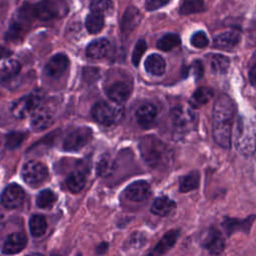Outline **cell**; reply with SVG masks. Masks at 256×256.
Returning a JSON list of instances; mask_svg holds the SVG:
<instances>
[{
	"label": "cell",
	"mask_w": 256,
	"mask_h": 256,
	"mask_svg": "<svg viewBox=\"0 0 256 256\" xmlns=\"http://www.w3.org/2000/svg\"><path fill=\"white\" fill-rule=\"evenodd\" d=\"M139 150L142 158L154 169L165 168L172 160V151L162 140L154 135H146L140 139Z\"/></svg>",
	"instance_id": "cell-1"
},
{
	"label": "cell",
	"mask_w": 256,
	"mask_h": 256,
	"mask_svg": "<svg viewBox=\"0 0 256 256\" xmlns=\"http://www.w3.org/2000/svg\"><path fill=\"white\" fill-rule=\"evenodd\" d=\"M234 145L237 151L250 156L256 150V123L246 116H239L234 133Z\"/></svg>",
	"instance_id": "cell-2"
},
{
	"label": "cell",
	"mask_w": 256,
	"mask_h": 256,
	"mask_svg": "<svg viewBox=\"0 0 256 256\" xmlns=\"http://www.w3.org/2000/svg\"><path fill=\"white\" fill-rule=\"evenodd\" d=\"M68 6L64 0H42L30 7V14L34 18L47 21L66 14Z\"/></svg>",
	"instance_id": "cell-3"
},
{
	"label": "cell",
	"mask_w": 256,
	"mask_h": 256,
	"mask_svg": "<svg viewBox=\"0 0 256 256\" xmlns=\"http://www.w3.org/2000/svg\"><path fill=\"white\" fill-rule=\"evenodd\" d=\"M124 115V109L119 104L113 105L107 102H99L92 108L93 118L105 126L114 125L121 121Z\"/></svg>",
	"instance_id": "cell-4"
},
{
	"label": "cell",
	"mask_w": 256,
	"mask_h": 256,
	"mask_svg": "<svg viewBox=\"0 0 256 256\" xmlns=\"http://www.w3.org/2000/svg\"><path fill=\"white\" fill-rule=\"evenodd\" d=\"M43 95L40 91H35L17 99L12 107L11 113L15 118L22 119L33 114L40 106Z\"/></svg>",
	"instance_id": "cell-5"
},
{
	"label": "cell",
	"mask_w": 256,
	"mask_h": 256,
	"mask_svg": "<svg viewBox=\"0 0 256 256\" xmlns=\"http://www.w3.org/2000/svg\"><path fill=\"white\" fill-rule=\"evenodd\" d=\"M235 114V104L228 95H220L214 102L212 109V123L232 124Z\"/></svg>",
	"instance_id": "cell-6"
},
{
	"label": "cell",
	"mask_w": 256,
	"mask_h": 256,
	"mask_svg": "<svg viewBox=\"0 0 256 256\" xmlns=\"http://www.w3.org/2000/svg\"><path fill=\"white\" fill-rule=\"evenodd\" d=\"M92 138V130L89 127H79L69 132L63 140V149L66 151H78L89 143Z\"/></svg>",
	"instance_id": "cell-7"
},
{
	"label": "cell",
	"mask_w": 256,
	"mask_h": 256,
	"mask_svg": "<svg viewBox=\"0 0 256 256\" xmlns=\"http://www.w3.org/2000/svg\"><path fill=\"white\" fill-rule=\"evenodd\" d=\"M48 170L47 167L37 160H30L23 165L22 177L24 181L29 184L36 186L47 179Z\"/></svg>",
	"instance_id": "cell-8"
},
{
	"label": "cell",
	"mask_w": 256,
	"mask_h": 256,
	"mask_svg": "<svg viewBox=\"0 0 256 256\" xmlns=\"http://www.w3.org/2000/svg\"><path fill=\"white\" fill-rule=\"evenodd\" d=\"M25 198V191L17 184L8 185L1 196L2 205L8 209H14L19 207Z\"/></svg>",
	"instance_id": "cell-9"
},
{
	"label": "cell",
	"mask_w": 256,
	"mask_h": 256,
	"mask_svg": "<svg viewBox=\"0 0 256 256\" xmlns=\"http://www.w3.org/2000/svg\"><path fill=\"white\" fill-rule=\"evenodd\" d=\"M142 19V13L135 6H129L126 8L121 20L120 31L122 36H128L140 23Z\"/></svg>",
	"instance_id": "cell-10"
},
{
	"label": "cell",
	"mask_w": 256,
	"mask_h": 256,
	"mask_svg": "<svg viewBox=\"0 0 256 256\" xmlns=\"http://www.w3.org/2000/svg\"><path fill=\"white\" fill-rule=\"evenodd\" d=\"M170 116L173 124L180 129H185L186 127L191 125L195 119L193 109L190 106L182 104L172 108Z\"/></svg>",
	"instance_id": "cell-11"
},
{
	"label": "cell",
	"mask_w": 256,
	"mask_h": 256,
	"mask_svg": "<svg viewBox=\"0 0 256 256\" xmlns=\"http://www.w3.org/2000/svg\"><path fill=\"white\" fill-rule=\"evenodd\" d=\"M69 67V59L64 53L53 55L45 65V73L51 78H58L64 74Z\"/></svg>",
	"instance_id": "cell-12"
},
{
	"label": "cell",
	"mask_w": 256,
	"mask_h": 256,
	"mask_svg": "<svg viewBox=\"0 0 256 256\" xmlns=\"http://www.w3.org/2000/svg\"><path fill=\"white\" fill-rule=\"evenodd\" d=\"M151 194V187L148 182L138 180L131 183L125 190V196L134 202H142Z\"/></svg>",
	"instance_id": "cell-13"
},
{
	"label": "cell",
	"mask_w": 256,
	"mask_h": 256,
	"mask_svg": "<svg viewBox=\"0 0 256 256\" xmlns=\"http://www.w3.org/2000/svg\"><path fill=\"white\" fill-rule=\"evenodd\" d=\"M255 219H256V215H249L245 219L226 218L223 221L222 226L225 229L228 236H230L231 234H233L237 231H242V232H245L248 234L250 232V229H251L252 224L255 221Z\"/></svg>",
	"instance_id": "cell-14"
},
{
	"label": "cell",
	"mask_w": 256,
	"mask_h": 256,
	"mask_svg": "<svg viewBox=\"0 0 256 256\" xmlns=\"http://www.w3.org/2000/svg\"><path fill=\"white\" fill-rule=\"evenodd\" d=\"M202 245L210 254H220L225 249L224 238L222 234L215 228L209 229Z\"/></svg>",
	"instance_id": "cell-15"
},
{
	"label": "cell",
	"mask_w": 256,
	"mask_h": 256,
	"mask_svg": "<svg viewBox=\"0 0 256 256\" xmlns=\"http://www.w3.org/2000/svg\"><path fill=\"white\" fill-rule=\"evenodd\" d=\"M232 124L212 123V136L217 145L222 148H229L231 145Z\"/></svg>",
	"instance_id": "cell-16"
},
{
	"label": "cell",
	"mask_w": 256,
	"mask_h": 256,
	"mask_svg": "<svg viewBox=\"0 0 256 256\" xmlns=\"http://www.w3.org/2000/svg\"><path fill=\"white\" fill-rule=\"evenodd\" d=\"M26 243L27 239L23 233H12L6 237L2 252L4 254H16L25 248Z\"/></svg>",
	"instance_id": "cell-17"
},
{
	"label": "cell",
	"mask_w": 256,
	"mask_h": 256,
	"mask_svg": "<svg viewBox=\"0 0 256 256\" xmlns=\"http://www.w3.org/2000/svg\"><path fill=\"white\" fill-rule=\"evenodd\" d=\"M130 92V87L122 81L114 82L112 85L109 86V88L106 91L109 99L117 104L125 102L129 98Z\"/></svg>",
	"instance_id": "cell-18"
},
{
	"label": "cell",
	"mask_w": 256,
	"mask_h": 256,
	"mask_svg": "<svg viewBox=\"0 0 256 256\" xmlns=\"http://www.w3.org/2000/svg\"><path fill=\"white\" fill-rule=\"evenodd\" d=\"M54 122V118L47 109L38 108L31 118V127L35 131H41L50 127Z\"/></svg>",
	"instance_id": "cell-19"
},
{
	"label": "cell",
	"mask_w": 256,
	"mask_h": 256,
	"mask_svg": "<svg viewBox=\"0 0 256 256\" xmlns=\"http://www.w3.org/2000/svg\"><path fill=\"white\" fill-rule=\"evenodd\" d=\"M157 116V108L153 104L141 105L135 113L138 124L142 127H149L153 124Z\"/></svg>",
	"instance_id": "cell-20"
},
{
	"label": "cell",
	"mask_w": 256,
	"mask_h": 256,
	"mask_svg": "<svg viewBox=\"0 0 256 256\" xmlns=\"http://www.w3.org/2000/svg\"><path fill=\"white\" fill-rule=\"evenodd\" d=\"M110 50V42L105 38H99L90 42L86 48V55L92 59L105 57Z\"/></svg>",
	"instance_id": "cell-21"
},
{
	"label": "cell",
	"mask_w": 256,
	"mask_h": 256,
	"mask_svg": "<svg viewBox=\"0 0 256 256\" xmlns=\"http://www.w3.org/2000/svg\"><path fill=\"white\" fill-rule=\"evenodd\" d=\"M241 36L237 31H226L218 34L214 40L213 44L215 47L220 49H230L235 47L240 42Z\"/></svg>",
	"instance_id": "cell-22"
},
{
	"label": "cell",
	"mask_w": 256,
	"mask_h": 256,
	"mask_svg": "<svg viewBox=\"0 0 256 256\" xmlns=\"http://www.w3.org/2000/svg\"><path fill=\"white\" fill-rule=\"evenodd\" d=\"M176 208L175 202L171 200L167 196H160L157 197L152 205H151V212L158 216H169Z\"/></svg>",
	"instance_id": "cell-23"
},
{
	"label": "cell",
	"mask_w": 256,
	"mask_h": 256,
	"mask_svg": "<svg viewBox=\"0 0 256 256\" xmlns=\"http://www.w3.org/2000/svg\"><path fill=\"white\" fill-rule=\"evenodd\" d=\"M144 66L148 73L155 76H161L165 72L166 62L159 54H151L146 58Z\"/></svg>",
	"instance_id": "cell-24"
},
{
	"label": "cell",
	"mask_w": 256,
	"mask_h": 256,
	"mask_svg": "<svg viewBox=\"0 0 256 256\" xmlns=\"http://www.w3.org/2000/svg\"><path fill=\"white\" fill-rule=\"evenodd\" d=\"M177 237H178V230H170L161 238V240L155 246V248L151 252V254H153V255L165 254L175 244Z\"/></svg>",
	"instance_id": "cell-25"
},
{
	"label": "cell",
	"mask_w": 256,
	"mask_h": 256,
	"mask_svg": "<svg viewBox=\"0 0 256 256\" xmlns=\"http://www.w3.org/2000/svg\"><path fill=\"white\" fill-rule=\"evenodd\" d=\"M86 184V176L82 170L73 171L66 180V186L72 193L80 192Z\"/></svg>",
	"instance_id": "cell-26"
},
{
	"label": "cell",
	"mask_w": 256,
	"mask_h": 256,
	"mask_svg": "<svg viewBox=\"0 0 256 256\" xmlns=\"http://www.w3.org/2000/svg\"><path fill=\"white\" fill-rule=\"evenodd\" d=\"M200 174L198 171H192L186 175H183L179 180V190L183 193H187L196 189L199 186Z\"/></svg>",
	"instance_id": "cell-27"
},
{
	"label": "cell",
	"mask_w": 256,
	"mask_h": 256,
	"mask_svg": "<svg viewBox=\"0 0 256 256\" xmlns=\"http://www.w3.org/2000/svg\"><path fill=\"white\" fill-rule=\"evenodd\" d=\"M210 69L215 74H225L230 66V60L228 57L221 54H213L209 59Z\"/></svg>",
	"instance_id": "cell-28"
},
{
	"label": "cell",
	"mask_w": 256,
	"mask_h": 256,
	"mask_svg": "<svg viewBox=\"0 0 256 256\" xmlns=\"http://www.w3.org/2000/svg\"><path fill=\"white\" fill-rule=\"evenodd\" d=\"M85 26L89 33L96 34L100 32L104 26V16L99 12H91L87 15Z\"/></svg>",
	"instance_id": "cell-29"
},
{
	"label": "cell",
	"mask_w": 256,
	"mask_h": 256,
	"mask_svg": "<svg viewBox=\"0 0 256 256\" xmlns=\"http://www.w3.org/2000/svg\"><path fill=\"white\" fill-rule=\"evenodd\" d=\"M213 95H214V92L211 88L199 87L193 93L191 100H190V105L192 107H199L201 105H204L210 101V99L213 97Z\"/></svg>",
	"instance_id": "cell-30"
},
{
	"label": "cell",
	"mask_w": 256,
	"mask_h": 256,
	"mask_svg": "<svg viewBox=\"0 0 256 256\" xmlns=\"http://www.w3.org/2000/svg\"><path fill=\"white\" fill-rule=\"evenodd\" d=\"M21 69V65L18 61L13 59H7L2 62L1 65V79L2 81L9 80L18 75Z\"/></svg>",
	"instance_id": "cell-31"
},
{
	"label": "cell",
	"mask_w": 256,
	"mask_h": 256,
	"mask_svg": "<svg viewBox=\"0 0 256 256\" xmlns=\"http://www.w3.org/2000/svg\"><path fill=\"white\" fill-rule=\"evenodd\" d=\"M29 229L30 233L35 237L43 235L47 229L46 218L41 214L33 215L29 220Z\"/></svg>",
	"instance_id": "cell-32"
},
{
	"label": "cell",
	"mask_w": 256,
	"mask_h": 256,
	"mask_svg": "<svg viewBox=\"0 0 256 256\" xmlns=\"http://www.w3.org/2000/svg\"><path fill=\"white\" fill-rule=\"evenodd\" d=\"M181 43V39L176 33H167L157 41V48L162 51H171L178 47Z\"/></svg>",
	"instance_id": "cell-33"
},
{
	"label": "cell",
	"mask_w": 256,
	"mask_h": 256,
	"mask_svg": "<svg viewBox=\"0 0 256 256\" xmlns=\"http://www.w3.org/2000/svg\"><path fill=\"white\" fill-rule=\"evenodd\" d=\"M206 9L203 0H183L180 5L179 12L181 15H189L193 13H200Z\"/></svg>",
	"instance_id": "cell-34"
},
{
	"label": "cell",
	"mask_w": 256,
	"mask_h": 256,
	"mask_svg": "<svg viewBox=\"0 0 256 256\" xmlns=\"http://www.w3.org/2000/svg\"><path fill=\"white\" fill-rule=\"evenodd\" d=\"M55 201L56 195L50 189H44L40 191L36 197V205L41 209L51 208Z\"/></svg>",
	"instance_id": "cell-35"
},
{
	"label": "cell",
	"mask_w": 256,
	"mask_h": 256,
	"mask_svg": "<svg viewBox=\"0 0 256 256\" xmlns=\"http://www.w3.org/2000/svg\"><path fill=\"white\" fill-rule=\"evenodd\" d=\"M24 138H25V135L22 132H18V131L9 132L5 135V146L6 148L11 150L15 149L18 146H20Z\"/></svg>",
	"instance_id": "cell-36"
},
{
	"label": "cell",
	"mask_w": 256,
	"mask_h": 256,
	"mask_svg": "<svg viewBox=\"0 0 256 256\" xmlns=\"http://www.w3.org/2000/svg\"><path fill=\"white\" fill-rule=\"evenodd\" d=\"M146 48H147V45H146L145 40H143V39L138 40L137 43L135 44L134 50L132 52V62L135 66H138L143 54L146 51Z\"/></svg>",
	"instance_id": "cell-37"
},
{
	"label": "cell",
	"mask_w": 256,
	"mask_h": 256,
	"mask_svg": "<svg viewBox=\"0 0 256 256\" xmlns=\"http://www.w3.org/2000/svg\"><path fill=\"white\" fill-rule=\"evenodd\" d=\"M190 42L196 48H205L209 44V39L204 31H197L191 36Z\"/></svg>",
	"instance_id": "cell-38"
},
{
	"label": "cell",
	"mask_w": 256,
	"mask_h": 256,
	"mask_svg": "<svg viewBox=\"0 0 256 256\" xmlns=\"http://www.w3.org/2000/svg\"><path fill=\"white\" fill-rule=\"evenodd\" d=\"M113 2L112 0H92L90 3V10L91 12H99L103 13L108 9L112 8Z\"/></svg>",
	"instance_id": "cell-39"
},
{
	"label": "cell",
	"mask_w": 256,
	"mask_h": 256,
	"mask_svg": "<svg viewBox=\"0 0 256 256\" xmlns=\"http://www.w3.org/2000/svg\"><path fill=\"white\" fill-rule=\"evenodd\" d=\"M111 170V161L107 156H103L99 159L97 164V173L99 175H106Z\"/></svg>",
	"instance_id": "cell-40"
},
{
	"label": "cell",
	"mask_w": 256,
	"mask_h": 256,
	"mask_svg": "<svg viewBox=\"0 0 256 256\" xmlns=\"http://www.w3.org/2000/svg\"><path fill=\"white\" fill-rule=\"evenodd\" d=\"M99 76V70L94 67H86L83 70V78L87 82L95 81Z\"/></svg>",
	"instance_id": "cell-41"
},
{
	"label": "cell",
	"mask_w": 256,
	"mask_h": 256,
	"mask_svg": "<svg viewBox=\"0 0 256 256\" xmlns=\"http://www.w3.org/2000/svg\"><path fill=\"white\" fill-rule=\"evenodd\" d=\"M171 0H145V8L148 11H153L167 5Z\"/></svg>",
	"instance_id": "cell-42"
},
{
	"label": "cell",
	"mask_w": 256,
	"mask_h": 256,
	"mask_svg": "<svg viewBox=\"0 0 256 256\" xmlns=\"http://www.w3.org/2000/svg\"><path fill=\"white\" fill-rule=\"evenodd\" d=\"M191 71H192V74L195 77V79L201 78L202 75H203V72H204V68H203L202 62L199 61V60L193 61L192 65H191Z\"/></svg>",
	"instance_id": "cell-43"
},
{
	"label": "cell",
	"mask_w": 256,
	"mask_h": 256,
	"mask_svg": "<svg viewBox=\"0 0 256 256\" xmlns=\"http://www.w3.org/2000/svg\"><path fill=\"white\" fill-rule=\"evenodd\" d=\"M248 76H249V81H250V83H251L252 85L256 86V64L252 66V68H251L250 71H249Z\"/></svg>",
	"instance_id": "cell-44"
},
{
	"label": "cell",
	"mask_w": 256,
	"mask_h": 256,
	"mask_svg": "<svg viewBox=\"0 0 256 256\" xmlns=\"http://www.w3.org/2000/svg\"><path fill=\"white\" fill-rule=\"evenodd\" d=\"M107 247H108V244H107L106 242H102V243L99 244V245L97 246V248H96L97 253H104V252H106Z\"/></svg>",
	"instance_id": "cell-45"
}]
</instances>
